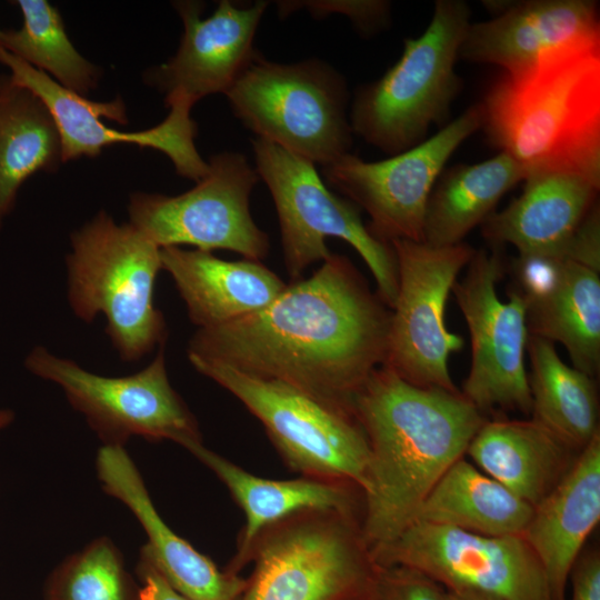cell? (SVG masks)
<instances>
[{
  "label": "cell",
  "mask_w": 600,
  "mask_h": 600,
  "mask_svg": "<svg viewBox=\"0 0 600 600\" xmlns=\"http://www.w3.org/2000/svg\"><path fill=\"white\" fill-rule=\"evenodd\" d=\"M187 450L217 476L244 513L236 553L224 568L231 574L240 576L248 566L250 548L264 528L293 513L340 510L362 517L363 492L351 482L302 476L290 480L267 479L246 471L203 442Z\"/></svg>",
  "instance_id": "ffe728a7"
},
{
  "label": "cell",
  "mask_w": 600,
  "mask_h": 600,
  "mask_svg": "<svg viewBox=\"0 0 600 600\" xmlns=\"http://www.w3.org/2000/svg\"><path fill=\"white\" fill-rule=\"evenodd\" d=\"M160 258L198 329L261 311L288 286L261 261L223 260L209 251L181 247L161 248Z\"/></svg>",
  "instance_id": "44dd1931"
},
{
  "label": "cell",
  "mask_w": 600,
  "mask_h": 600,
  "mask_svg": "<svg viewBox=\"0 0 600 600\" xmlns=\"http://www.w3.org/2000/svg\"><path fill=\"white\" fill-rule=\"evenodd\" d=\"M522 193L482 223L496 246L512 244L519 258L557 257L596 204L600 186L567 172H541L524 179Z\"/></svg>",
  "instance_id": "7402d4cb"
},
{
  "label": "cell",
  "mask_w": 600,
  "mask_h": 600,
  "mask_svg": "<svg viewBox=\"0 0 600 600\" xmlns=\"http://www.w3.org/2000/svg\"><path fill=\"white\" fill-rule=\"evenodd\" d=\"M478 103L489 143L526 178L567 172L600 186V47L502 72Z\"/></svg>",
  "instance_id": "3957f363"
},
{
  "label": "cell",
  "mask_w": 600,
  "mask_h": 600,
  "mask_svg": "<svg viewBox=\"0 0 600 600\" xmlns=\"http://www.w3.org/2000/svg\"><path fill=\"white\" fill-rule=\"evenodd\" d=\"M64 163L58 126L31 90L0 74V231L14 209L22 184Z\"/></svg>",
  "instance_id": "4316f807"
},
{
  "label": "cell",
  "mask_w": 600,
  "mask_h": 600,
  "mask_svg": "<svg viewBox=\"0 0 600 600\" xmlns=\"http://www.w3.org/2000/svg\"><path fill=\"white\" fill-rule=\"evenodd\" d=\"M531 419L578 451L599 434L594 379L566 364L554 344L529 334Z\"/></svg>",
  "instance_id": "f1b7e54d"
},
{
  "label": "cell",
  "mask_w": 600,
  "mask_h": 600,
  "mask_svg": "<svg viewBox=\"0 0 600 600\" xmlns=\"http://www.w3.org/2000/svg\"><path fill=\"white\" fill-rule=\"evenodd\" d=\"M251 146L254 168L277 210L283 260L292 281L302 279L311 264L332 253L326 243L328 238H339L363 259L379 298L392 309L398 271L391 243L370 232L353 202L327 188L316 164L262 139H252Z\"/></svg>",
  "instance_id": "ba28073f"
},
{
  "label": "cell",
  "mask_w": 600,
  "mask_h": 600,
  "mask_svg": "<svg viewBox=\"0 0 600 600\" xmlns=\"http://www.w3.org/2000/svg\"><path fill=\"white\" fill-rule=\"evenodd\" d=\"M581 451L532 419L487 420L466 453L486 474L538 506L566 477Z\"/></svg>",
  "instance_id": "cb8c5ba5"
},
{
  "label": "cell",
  "mask_w": 600,
  "mask_h": 600,
  "mask_svg": "<svg viewBox=\"0 0 600 600\" xmlns=\"http://www.w3.org/2000/svg\"><path fill=\"white\" fill-rule=\"evenodd\" d=\"M522 294L529 334L560 342L573 368L594 379L600 370V269L558 256L547 282Z\"/></svg>",
  "instance_id": "d4e9b609"
},
{
  "label": "cell",
  "mask_w": 600,
  "mask_h": 600,
  "mask_svg": "<svg viewBox=\"0 0 600 600\" xmlns=\"http://www.w3.org/2000/svg\"><path fill=\"white\" fill-rule=\"evenodd\" d=\"M386 307L347 257L331 253L261 311L198 329L188 359L226 364L352 410L354 393L384 362Z\"/></svg>",
  "instance_id": "6da1fadb"
},
{
  "label": "cell",
  "mask_w": 600,
  "mask_h": 600,
  "mask_svg": "<svg viewBox=\"0 0 600 600\" xmlns=\"http://www.w3.org/2000/svg\"><path fill=\"white\" fill-rule=\"evenodd\" d=\"M66 267L72 312L84 322L103 314L106 333L123 362L164 346L167 323L154 304L160 248L137 228L100 210L70 234Z\"/></svg>",
  "instance_id": "277c9868"
},
{
  "label": "cell",
  "mask_w": 600,
  "mask_h": 600,
  "mask_svg": "<svg viewBox=\"0 0 600 600\" xmlns=\"http://www.w3.org/2000/svg\"><path fill=\"white\" fill-rule=\"evenodd\" d=\"M183 26L176 53L143 72L147 86L163 94L164 104L226 93L257 56L254 37L268 7L256 1L239 7L221 0L213 13L202 18L204 3L174 1Z\"/></svg>",
  "instance_id": "e0dca14e"
},
{
  "label": "cell",
  "mask_w": 600,
  "mask_h": 600,
  "mask_svg": "<svg viewBox=\"0 0 600 600\" xmlns=\"http://www.w3.org/2000/svg\"><path fill=\"white\" fill-rule=\"evenodd\" d=\"M533 507L463 457L451 464L420 504L412 522L490 536H523Z\"/></svg>",
  "instance_id": "484cf974"
},
{
  "label": "cell",
  "mask_w": 600,
  "mask_h": 600,
  "mask_svg": "<svg viewBox=\"0 0 600 600\" xmlns=\"http://www.w3.org/2000/svg\"><path fill=\"white\" fill-rule=\"evenodd\" d=\"M481 123L476 103L411 149L371 162L347 153L321 167V178L368 213L367 227L379 240L423 241L430 193L452 153Z\"/></svg>",
  "instance_id": "4fadbf2b"
},
{
  "label": "cell",
  "mask_w": 600,
  "mask_h": 600,
  "mask_svg": "<svg viewBox=\"0 0 600 600\" xmlns=\"http://www.w3.org/2000/svg\"><path fill=\"white\" fill-rule=\"evenodd\" d=\"M361 514L303 510L264 528L240 600H369L380 566Z\"/></svg>",
  "instance_id": "8992f818"
},
{
  "label": "cell",
  "mask_w": 600,
  "mask_h": 600,
  "mask_svg": "<svg viewBox=\"0 0 600 600\" xmlns=\"http://www.w3.org/2000/svg\"><path fill=\"white\" fill-rule=\"evenodd\" d=\"M207 162L206 176L181 194L132 192L128 222L160 249H223L261 261L270 242L250 213V196L260 180L254 166L233 151L212 154Z\"/></svg>",
  "instance_id": "8fae6325"
},
{
  "label": "cell",
  "mask_w": 600,
  "mask_h": 600,
  "mask_svg": "<svg viewBox=\"0 0 600 600\" xmlns=\"http://www.w3.org/2000/svg\"><path fill=\"white\" fill-rule=\"evenodd\" d=\"M24 367L59 386L102 444L124 447L132 437L170 440L186 449L202 442L196 417L170 383L164 346L143 369L122 377L91 372L42 346L27 354Z\"/></svg>",
  "instance_id": "30bf717a"
},
{
  "label": "cell",
  "mask_w": 600,
  "mask_h": 600,
  "mask_svg": "<svg viewBox=\"0 0 600 600\" xmlns=\"http://www.w3.org/2000/svg\"><path fill=\"white\" fill-rule=\"evenodd\" d=\"M398 290L391 309L382 366L422 388L460 392L449 373V354L463 339L447 329L446 303L476 250L468 243L437 247L394 240Z\"/></svg>",
  "instance_id": "7c38bea8"
},
{
  "label": "cell",
  "mask_w": 600,
  "mask_h": 600,
  "mask_svg": "<svg viewBox=\"0 0 600 600\" xmlns=\"http://www.w3.org/2000/svg\"><path fill=\"white\" fill-rule=\"evenodd\" d=\"M136 574L140 584L142 600H191L172 589L140 553L136 566Z\"/></svg>",
  "instance_id": "e575fe53"
},
{
  "label": "cell",
  "mask_w": 600,
  "mask_h": 600,
  "mask_svg": "<svg viewBox=\"0 0 600 600\" xmlns=\"http://www.w3.org/2000/svg\"><path fill=\"white\" fill-rule=\"evenodd\" d=\"M224 96L258 139L321 167L350 153L348 84L323 60L279 63L258 52Z\"/></svg>",
  "instance_id": "52a82bcc"
},
{
  "label": "cell",
  "mask_w": 600,
  "mask_h": 600,
  "mask_svg": "<svg viewBox=\"0 0 600 600\" xmlns=\"http://www.w3.org/2000/svg\"><path fill=\"white\" fill-rule=\"evenodd\" d=\"M351 407L369 446L361 526L374 550L412 523L487 418L461 392L417 387L384 366L354 393Z\"/></svg>",
  "instance_id": "7a4b0ae2"
},
{
  "label": "cell",
  "mask_w": 600,
  "mask_h": 600,
  "mask_svg": "<svg viewBox=\"0 0 600 600\" xmlns=\"http://www.w3.org/2000/svg\"><path fill=\"white\" fill-rule=\"evenodd\" d=\"M372 553L381 567L417 569L447 590H476L503 600H553L543 567L523 536L490 537L412 522Z\"/></svg>",
  "instance_id": "5bb4252c"
},
{
  "label": "cell",
  "mask_w": 600,
  "mask_h": 600,
  "mask_svg": "<svg viewBox=\"0 0 600 600\" xmlns=\"http://www.w3.org/2000/svg\"><path fill=\"white\" fill-rule=\"evenodd\" d=\"M14 419V413L10 409L0 408V430L7 428Z\"/></svg>",
  "instance_id": "8d00e7d4"
},
{
  "label": "cell",
  "mask_w": 600,
  "mask_h": 600,
  "mask_svg": "<svg viewBox=\"0 0 600 600\" xmlns=\"http://www.w3.org/2000/svg\"><path fill=\"white\" fill-rule=\"evenodd\" d=\"M21 12L19 29L3 30L0 48L48 74L64 89L88 98L102 69L72 44L59 10L47 0H16Z\"/></svg>",
  "instance_id": "f546056e"
},
{
  "label": "cell",
  "mask_w": 600,
  "mask_h": 600,
  "mask_svg": "<svg viewBox=\"0 0 600 600\" xmlns=\"http://www.w3.org/2000/svg\"><path fill=\"white\" fill-rule=\"evenodd\" d=\"M448 600H503L498 597L469 589L447 590Z\"/></svg>",
  "instance_id": "d590c367"
},
{
  "label": "cell",
  "mask_w": 600,
  "mask_h": 600,
  "mask_svg": "<svg viewBox=\"0 0 600 600\" xmlns=\"http://www.w3.org/2000/svg\"><path fill=\"white\" fill-rule=\"evenodd\" d=\"M42 600H142L121 551L99 537L64 558L48 576Z\"/></svg>",
  "instance_id": "4dcf8cb0"
},
{
  "label": "cell",
  "mask_w": 600,
  "mask_h": 600,
  "mask_svg": "<svg viewBox=\"0 0 600 600\" xmlns=\"http://www.w3.org/2000/svg\"><path fill=\"white\" fill-rule=\"evenodd\" d=\"M192 367L234 396L263 426L284 463L302 477L366 486L369 446L353 411L282 382L216 362Z\"/></svg>",
  "instance_id": "9c48e42d"
},
{
  "label": "cell",
  "mask_w": 600,
  "mask_h": 600,
  "mask_svg": "<svg viewBox=\"0 0 600 600\" xmlns=\"http://www.w3.org/2000/svg\"><path fill=\"white\" fill-rule=\"evenodd\" d=\"M2 31H3V30H2V29H0V39H1V36H2Z\"/></svg>",
  "instance_id": "74e56055"
},
{
  "label": "cell",
  "mask_w": 600,
  "mask_h": 600,
  "mask_svg": "<svg viewBox=\"0 0 600 600\" xmlns=\"http://www.w3.org/2000/svg\"><path fill=\"white\" fill-rule=\"evenodd\" d=\"M462 0H438L426 30L404 40L398 61L356 91L349 120L353 134L389 156L411 149L431 126L446 122L462 88L454 70L470 24Z\"/></svg>",
  "instance_id": "5b68a950"
},
{
  "label": "cell",
  "mask_w": 600,
  "mask_h": 600,
  "mask_svg": "<svg viewBox=\"0 0 600 600\" xmlns=\"http://www.w3.org/2000/svg\"><path fill=\"white\" fill-rule=\"evenodd\" d=\"M279 14L284 17L296 8H306L317 17H324L330 13H341L347 16L358 30L363 34H373L381 30L389 22L390 3L381 0L364 1H301L279 2Z\"/></svg>",
  "instance_id": "d6a6232c"
},
{
  "label": "cell",
  "mask_w": 600,
  "mask_h": 600,
  "mask_svg": "<svg viewBox=\"0 0 600 600\" xmlns=\"http://www.w3.org/2000/svg\"><path fill=\"white\" fill-rule=\"evenodd\" d=\"M503 266L497 251H476L452 290L471 341V364L461 394L482 414L496 409L531 413L524 366L529 331L527 300L513 289L500 300L496 286Z\"/></svg>",
  "instance_id": "9a60e30c"
},
{
  "label": "cell",
  "mask_w": 600,
  "mask_h": 600,
  "mask_svg": "<svg viewBox=\"0 0 600 600\" xmlns=\"http://www.w3.org/2000/svg\"><path fill=\"white\" fill-rule=\"evenodd\" d=\"M0 63L8 68L13 82L36 93L50 110L60 132L63 162L96 158L110 146L132 143L162 152L172 162L176 173L183 178L197 182L206 176L208 162L196 147L198 126L191 117L193 104L190 102L171 101L166 106L169 109L167 117L156 127L123 132L101 121L104 117L120 124L129 123L120 96L104 102L91 101L64 89L2 48Z\"/></svg>",
  "instance_id": "2e32d148"
},
{
  "label": "cell",
  "mask_w": 600,
  "mask_h": 600,
  "mask_svg": "<svg viewBox=\"0 0 600 600\" xmlns=\"http://www.w3.org/2000/svg\"><path fill=\"white\" fill-rule=\"evenodd\" d=\"M524 179L522 168L502 152L479 163L443 170L427 202L423 242L437 247L461 243L494 212L499 200Z\"/></svg>",
  "instance_id": "83f0119b"
},
{
  "label": "cell",
  "mask_w": 600,
  "mask_h": 600,
  "mask_svg": "<svg viewBox=\"0 0 600 600\" xmlns=\"http://www.w3.org/2000/svg\"><path fill=\"white\" fill-rule=\"evenodd\" d=\"M600 520V433L559 484L533 508L523 532L541 562L553 600H566L570 572Z\"/></svg>",
  "instance_id": "603a6c76"
},
{
  "label": "cell",
  "mask_w": 600,
  "mask_h": 600,
  "mask_svg": "<svg viewBox=\"0 0 600 600\" xmlns=\"http://www.w3.org/2000/svg\"><path fill=\"white\" fill-rule=\"evenodd\" d=\"M571 600H600V554L582 551L570 572Z\"/></svg>",
  "instance_id": "836d02e7"
},
{
  "label": "cell",
  "mask_w": 600,
  "mask_h": 600,
  "mask_svg": "<svg viewBox=\"0 0 600 600\" xmlns=\"http://www.w3.org/2000/svg\"><path fill=\"white\" fill-rule=\"evenodd\" d=\"M96 469L102 490L140 522L147 542L139 553L172 589L191 600H240L247 578L219 569L164 522L124 447L102 444Z\"/></svg>",
  "instance_id": "d6986e66"
},
{
  "label": "cell",
  "mask_w": 600,
  "mask_h": 600,
  "mask_svg": "<svg viewBox=\"0 0 600 600\" xmlns=\"http://www.w3.org/2000/svg\"><path fill=\"white\" fill-rule=\"evenodd\" d=\"M369 600H448V598L441 584L417 569L404 566H380Z\"/></svg>",
  "instance_id": "1f68e13d"
},
{
  "label": "cell",
  "mask_w": 600,
  "mask_h": 600,
  "mask_svg": "<svg viewBox=\"0 0 600 600\" xmlns=\"http://www.w3.org/2000/svg\"><path fill=\"white\" fill-rule=\"evenodd\" d=\"M588 47H600L594 1H507L499 14L470 22L459 58L517 72L553 53Z\"/></svg>",
  "instance_id": "ac0fdd59"
}]
</instances>
